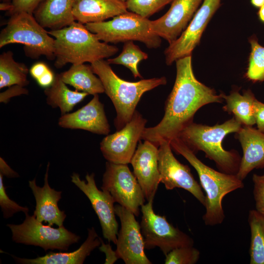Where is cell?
<instances>
[{
	"instance_id": "obj_40",
	"label": "cell",
	"mask_w": 264,
	"mask_h": 264,
	"mask_svg": "<svg viewBox=\"0 0 264 264\" xmlns=\"http://www.w3.org/2000/svg\"><path fill=\"white\" fill-rule=\"evenodd\" d=\"M0 174L8 177L19 176L18 174L13 170L2 157L0 158Z\"/></svg>"
},
{
	"instance_id": "obj_9",
	"label": "cell",
	"mask_w": 264,
	"mask_h": 264,
	"mask_svg": "<svg viewBox=\"0 0 264 264\" xmlns=\"http://www.w3.org/2000/svg\"><path fill=\"white\" fill-rule=\"evenodd\" d=\"M154 199L141 206L142 214L140 228L145 249L156 247L166 256L172 250L182 246H193V239L177 227H175L165 216L156 214L153 210Z\"/></svg>"
},
{
	"instance_id": "obj_42",
	"label": "cell",
	"mask_w": 264,
	"mask_h": 264,
	"mask_svg": "<svg viewBox=\"0 0 264 264\" xmlns=\"http://www.w3.org/2000/svg\"><path fill=\"white\" fill-rule=\"evenodd\" d=\"M251 4L257 8H260L264 5V0H250Z\"/></svg>"
},
{
	"instance_id": "obj_3",
	"label": "cell",
	"mask_w": 264,
	"mask_h": 264,
	"mask_svg": "<svg viewBox=\"0 0 264 264\" xmlns=\"http://www.w3.org/2000/svg\"><path fill=\"white\" fill-rule=\"evenodd\" d=\"M172 149L183 156L196 170L201 186L205 192V212L202 219L206 225L221 224L225 218L222 202L228 194L244 187L236 175L217 171L199 159L181 140L176 137L170 141Z\"/></svg>"
},
{
	"instance_id": "obj_2",
	"label": "cell",
	"mask_w": 264,
	"mask_h": 264,
	"mask_svg": "<svg viewBox=\"0 0 264 264\" xmlns=\"http://www.w3.org/2000/svg\"><path fill=\"white\" fill-rule=\"evenodd\" d=\"M242 127L234 117L212 126L193 122L184 128L177 137L195 154L203 152L205 157L214 161L220 171L236 175L242 156L235 150H225L222 142L227 135L237 132Z\"/></svg>"
},
{
	"instance_id": "obj_17",
	"label": "cell",
	"mask_w": 264,
	"mask_h": 264,
	"mask_svg": "<svg viewBox=\"0 0 264 264\" xmlns=\"http://www.w3.org/2000/svg\"><path fill=\"white\" fill-rule=\"evenodd\" d=\"M158 147L148 140L139 144L131 159L133 174L147 201L154 199L160 182L158 165Z\"/></svg>"
},
{
	"instance_id": "obj_1",
	"label": "cell",
	"mask_w": 264,
	"mask_h": 264,
	"mask_svg": "<svg viewBox=\"0 0 264 264\" xmlns=\"http://www.w3.org/2000/svg\"><path fill=\"white\" fill-rule=\"evenodd\" d=\"M176 74L173 89L165 102V113L156 126L145 128L141 139L148 140L158 147L163 140L171 141L193 122L194 115L203 106L221 103L222 93L199 81L192 67V55L176 61Z\"/></svg>"
},
{
	"instance_id": "obj_7",
	"label": "cell",
	"mask_w": 264,
	"mask_h": 264,
	"mask_svg": "<svg viewBox=\"0 0 264 264\" xmlns=\"http://www.w3.org/2000/svg\"><path fill=\"white\" fill-rule=\"evenodd\" d=\"M85 26L100 41L108 44L138 41L150 49H156L161 45V38L153 32L151 21L130 11L110 21L88 23Z\"/></svg>"
},
{
	"instance_id": "obj_18",
	"label": "cell",
	"mask_w": 264,
	"mask_h": 264,
	"mask_svg": "<svg viewBox=\"0 0 264 264\" xmlns=\"http://www.w3.org/2000/svg\"><path fill=\"white\" fill-rule=\"evenodd\" d=\"M58 125L65 129H81L98 134L108 135L110 132L104 106L98 94L77 110L61 115Z\"/></svg>"
},
{
	"instance_id": "obj_44",
	"label": "cell",
	"mask_w": 264,
	"mask_h": 264,
	"mask_svg": "<svg viewBox=\"0 0 264 264\" xmlns=\"http://www.w3.org/2000/svg\"><path fill=\"white\" fill-rule=\"evenodd\" d=\"M2 2H11V0H0Z\"/></svg>"
},
{
	"instance_id": "obj_6",
	"label": "cell",
	"mask_w": 264,
	"mask_h": 264,
	"mask_svg": "<svg viewBox=\"0 0 264 264\" xmlns=\"http://www.w3.org/2000/svg\"><path fill=\"white\" fill-rule=\"evenodd\" d=\"M11 44L23 45L25 55L32 59L44 56L55 59V39L36 20L33 15L22 12L10 16L0 33V48Z\"/></svg>"
},
{
	"instance_id": "obj_26",
	"label": "cell",
	"mask_w": 264,
	"mask_h": 264,
	"mask_svg": "<svg viewBox=\"0 0 264 264\" xmlns=\"http://www.w3.org/2000/svg\"><path fill=\"white\" fill-rule=\"evenodd\" d=\"M60 74L66 84L72 86L78 91L93 95L105 92L102 82L95 75L91 65L74 64L69 69Z\"/></svg>"
},
{
	"instance_id": "obj_15",
	"label": "cell",
	"mask_w": 264,
	"mask_h": 264,
	"mask_svg": "<svg viewBox=\"0 0 264 264\" xmlns=\"http://www.w3.org/2000/svg\"><path fill=\"white\" fill-rule=\"evenodd\" d=\"M114 210L121 222L115 250L118 258L126 264H151L145 254L144 238L134 214L119 204L114 206Z\"/></svg>"
},
{
	"instance_id": "obj_5",
	"label": "cell",
	"mask_w": 264,
	"mask_h": 264,
	"mask_svg": "<svg viewBox=\"0 0 264 264\" xmlns=\"http://www.w3.org/2000/svg\"><path fill=\"white\" fill-rule=\"evenodd\" d=\"M107 60L90 64L94 73L101 80L105 92L112 101L116 112L114 120L116 131L123 128L132 119L143 94L167 83L165 77L129 82L122 79L113 71Z\"/></svg>"
},
{
	"instance_id": "obj_11",
	"label": "cell",
	"mask_w": 264,
	"mask_h": 264,
	"mask_svg": "<svg viewBox=\"0 0 264 264\" xmlns=\"http://www.w3.org/2000/svg\"><path fill=\"white\" fill-rule=\"evenodd\" d=\"M146 123L147 120L136 110L131 120L123 128L107 135L101 141L100 150L104 158L113 163H130Z\"/></svg>"
},
{
	"instance_id": "obj_19",
	"label": "cell",
	"mask_w": 264,
	"mask_h": 264,
	"mask_svg": "<svg viewBox=\"0 0 264 264\" xmlns=\"http://www.w3.org/2000/svg\"><path fill=\"white\" fill-rule=\"evenodd\" d=\"M49 165V162L46 167L43 187L37 185L35 178L28 182L29 187L36 200L33 214L40 222L44 221L51 226L56 224L60 227L63 225L66 215L65 212L61 211L58 206V202L62 198V192L56 191L49 185L48 177Z\"/></svg>"
},
{
	"instance_id": "obj_20",
	"label": "cell",
	"mask_w": 264,
	"mask_h": 264,
	"mask_svg": "<svg viewBox=\"0 0 264 264\" xmlns=\"http://www.w3.org/2000/svg\"><path fill=\"white\" fill-rule=\"evenodd\" d=\"M236 136L243 153L236 175L243 181L253 170L264 168V133L252 126L242 125Z\"/></svg>"
},
{
	"instance_id": "obj_27",
	"label": "cell",
	"mask_w": 264,
	"mask_h": 264,
	"mask_svg": "<svg viewBox=\"0 0 264 264\" xmlns=\"http://www.w3.org/2000/svg\"><path fill=\"white\" fill-rule=\"evenodd\" d=\"M11 51L3 52L0 55V88L13 85L27 86L29 82L28 67L23 63L16 62Z\"/></svg>"
},
{
	"instance_id": "obj_10",
	"label": "cell",
	"mask_w": 264,
	"mask_h": 264,
	"mask_svg": "<svg viewBox=\"0 0 264 264\" xmlns=\"http://www.w3.org/2000/svg\"><path fill=\"white\" fill-rule=\"evenodd\" d=\"M102 190L109 192L115 202L138 217L145 198L133 173L127 164L107 161L103 175Z\"/></svg>"
},
{
	"instance_id": "obj_12",
	"label": "cell",
	"mask_w": 264,
	"mask_h": 264,
	"mask_svg": "<svg viewBox=\"0 0 264 264\" xmlns=\"http://www.w3.org/2000/svg\"><path fill=\"white\" fill-rule=\"evenodd\" d=\"M158 165L160 182L167 190L183 189L205 207L206 197L201 186L194 177L189 166L175 157L169 141L163 140L159 144Z\"/></svg>"
},
{
	"instance_id": "obj_41",
	"label": "cell",
	"mask_w": 264,
	"mask_h": 264,
	"mask_svg": "<svg viewBox=\"0 0 264 264\" xmlns=\"http://www.w3.org/2000/svg\"><path fill=\"white\" fill-rule=\"evenodd\" d=\"M12 7L11 2H1L0 4V10L1 11H6L7 12L11 11Z\"/></svg>"
},
{
	"instance_id": "obj_45",
	"label": "cell",
	"mask_w": 264,
	"mask_h": 264,
	"mask_svg": "<svg viewBox=\"0 0 264 264\" xmlns=\"http://www.w3.org/2000/svg\"><path fill=\"white\" fill-rule=\"evenodd\" d=\"M120 0L122 1V2H125L128 0Z\"/></svg>"
},
{
	"instance_id": "obj_37",
	"label": "cell",
	"mask_w": 264,
	"mask_h": 264,
	"mask_svg": "<svg viewBox=\"0 0 264 264\" xmlns=\"http://www.w3.org/2000/svg\"><path fill=\"white\" fill-rule=\"evenodd\" d=\"M254 116L257 129L264 133V103L257 99L254 102Z\"/></svg>"
},
{
	"instance_id": "obj_25",
	"label": "cell",
	"mask_w": 264,
	"mask_h": 264,
	"mask_svg": "<svg viewBox=\"0 0 264 264\" xmlns=\"http://www.w3.org/2000/svg\"><path fill=\"white\" fill-rule=\"evenodd\" d=\"M44 92L47 104L53 108H59L61 115L69 113L88 95L85 92L69 89L60 73L55 75L53 83L45 88Z\"/></svg>"
},
{
	"instance_id": "obj_24",
	"label": "cell",
	"mask_w": 264,
	"mask_h": 264,
	"mask_svg": "<svg viewBox=\"0 0 264 264\" xmlns=\"http://www.w3.org/2000/svg\"><path fill=\"white\" fill-rule=\"evenodd\" d=\"M239 90L234 89L228 95L221 93L225 102L222 110L233 114L242 126H253L256 124L254 102L256 98L249 89L244 90L242 94H240Z\"/></svg>"
},
{
	"instance_id": "obj_43",
	"label": "cell",
	"mask_w": 264,
	"mask_h": 264,
	"mask_svg": "<svg viewBox=\"0 0 264 264\" xmlns=\"http://www.w3.org/2000/svg\"><path fill=\"white\" fill-rule=\"evenodd\" d=\"M258 16L260 21L264 22V5L259 8Z\"/></svg>"
},
{
	"instance_id": "obj_4",
	"label": "cell",
	"mask_w": 264,
	"mask_h": 264,
	"mask_svg": "<svg viewBox=\"0 0 264 264\" xmlns=\"http://www.w3.org/2000/svg\"><path fill=\"white\" fill-rule=\"evenodd\" d=\"M48 33L55 39L54 66L61 68L67 64H90L114 55L118 48L101 42L96 34L88 30L85 24L74 22Z\"/></svg>"
},
{
	"instance_id": "obj_8",
	"label": "cell",
	"mask_w": 264,
	"mask_h": 264,
	"mask_svg": "<svg viewBox=\"0 0 264 264\" xmlns=\"http://www.w3.org/2000/svg\"><path fill=\"white\" fill-rule=\"evenodd\" d=\"M25 218L20 224H8L11 230L12 240L18 243L31 245L47 250L66 251L72 244L77 243L80 236L66 229L63 225L54 228L44 225L35 215L25 214Z\"/></svg>"
},
{
	"instance_id": "obj_28",
	"label": "cell",
	"mask_w": 264,
	"mask_h": 264,
	"mask_svg": "<svg viewBox=\"0 0 264 264\" xmlns=\"http://www.w3.org/2000/svg\"><path fill=\"white\" fill-rule=\"evenodd\" d=\"M248 221L251 232L250 264H264V215L251 210Z\"/></svg>"
},
{
	"instance_id": "obj_33",
	"label": "cell",
	"mask_w": 264,
	"mask_h": 264,
	"mask_svg": "<svg viewBox=\"0 0 264 264\" xmlns=\"http://www.w3.org/2000/svg\"><path fill=\"white\" fill-rule=\"evenodd\" d=\"M3 176L0 174V206L5 219L11 217L14 214L22 212L24 214L28 213L27 207L20 206L8 196L3 182Z\"/></svg>"
},
{
	"instance_id": "obj_29",
	"label": "cell",
	"mask_w": 264,
	"mask_h": 264,
	"mask_svg": "<svg viewBox=\"0 0 264 264\" xmlns=\"http://www.w3.org/2000/svg\"><path fill=\"white\" fill-rule=\"evenodd\" d=\"M148 58V55L135 45L133 41H128L124 43L122 51L118 56L109 58L107 61L109 64L123 65L131 70L135 78H141L138 65L140 62Z\"/></svg>"
},
{
	"instance_id": "obj_30",
	"label": "cell",
	"mask_w": 264,
	"mask_h": 264,
	"mask_svg": "<svg viewBox=\"0 0 264 264\" xmlns=\"http://www.w3.org/2000/svg\"><path fill=\"white\" fill-rule=\"evenodd\" d=\"M251 46L248 66L245 77L253 82L264 81V47L255 35L249 39Z\"/></svg>"
},
{
	"instance_id": "obj_21",
	"label": "cell",
	"mask_w": 264,
	"mask_h": 264,
	"mask_svg": "<svg viewBox=\"0 0 264 264\" xmlns=\"http://www.w3.org/2000/svg\"><path fill=\"white\" fill-rule=\"evenodd\" d=\"M128 11L120 0H74L72 13L75 21L82 24L105 21Z\"/></svg>"
},
{
	"instance_id": "obj_14",
	"label": "cell",
	"mask_w": 264,
	"mask_h": 264,
	"mask_svg": "<svg viewBox=\"0 0 264 264\" xmlns=\"http://www.w3.org/2000/svg\"><path fill=\"white\" fill-rule=\"evenodd\" d=\"M71 178L72 182L89 199L98 216L104 238L109 242H111L116 244L118 224L115 218V201L110 193L98 189L93 173L87 174L86 181L81 179L79 174L76 173L72 174Z\"/></svg>"
},
{
	"instance_id": "obj_34",
	"label": "cell",
	"mask_w": 264,
	"mask_h": 264,
	"mask_svg": "<svg viewBox=\"0 0 264 264\" xmlns=\"http://www.w3.org/2000/svg\"><path fill=\"white\" fill-rule=\"evenodd\" d=\"M252 181L256 210L264 215V174H254Z\"/></svg>"
},
{
	"instance_id": "obj_32",
	"label": "cell",
	"mask_w": 264,
	"mask_h": 264,
	"mask_svg": "<svg viewBox=\"0 0 264 264\" xmlns=\"http://www.w3.org/2000/svg\"><path fill=\"white\" fill-rule=\"evenodd\" d=\"M165 264H195L200 257V252L193 246L176 248L166 256Z\"/></svg>"
},
{
	"instance_id": "obj_22",
	"label": "cell",
	"mask_w": 264,
	"mask_h": 264,
	"mask_svg": "<svg viewBox=\"0 0 264 264\" xmlns=\"http://www.w3.org/2000/svg\"><path fill=\"white\" fill-rule=\"evenodd\" d=\"M94 228L88 229V235L80 247L73 252H52L34 259L21 258L12 255L18 264H82L91 252L101 243Z\"/></svg>"
},
{
	"instance_id": "obj_39",
	"label": "cell",
	"mask_w": 264,
	"mask_h": 264,
	"mask_svg": "<svg viewBox=\"0 0 264 264\" xmlns=\"http://www.w3.org/2000/svg\"><path fill=\"white\" fill-rule=\"evenodd\" d=\"M101 245L99 247L100 251L104 252L106 255V259L105 264H113L118 258L115 251H113L111 247L109 244H105L101 239Z\"/></svg>"
},
{
	"instance_id": "obj_13",
	"label": "cell",
	"mask_w": 264,
	"mask_h": 264,
	"mask_svg": "<svg viewBox=\"0 0 264 264\" xmlns=\"http://www.w3.org/2000/svg\"><path fill=\"white\" fill-rule=\"evenodd\" d=\"M221 0H203L186 28L165 49L167 65H171L180 58L192 55L193 51L199 44L208 23L220 6Z\"/></svg>"
},
{
	"instance_id": "obj_31",
	"label": "cell",
	"mask_w": 264,
	"mask_h": 264,
	"mask_svg": "<svg viewBox=\"0 0 264 264\" xmlns=\"http://www.w3.org/2000/svg\"><path fill=\"white\" fill-rule=\"evenodd\" d=\"M173 0H128L125 3L128 11L148 19Z\"/></svg>"
},
{
	"instance_id": "obj_16",
	"label": "cell",
	"mask_w": 264,
	"mask_h": 264,
	"mask_svg": "<svg viewBox=\"0 0 264 264\" xmlns=\"http://www.w3.org/2000/svg\"><path fill=\"white\" fill-rule=\"evenodd\" d=\"M203 0H173L168 11L151 21L153 32L169 44L176 40L186 28Z\"/></svg>"
},
{
	"instance_id": "obj_36",
	"label": "cell",
	"mask_w": 264,
	"mask_h": 264,
	"mask_svg": "<svg viewBox=\"0 0 264 264\" xmlns=\"http://www.w3.org/2000/svg\"><path fill=\"white\" fill-rule=\"evenodd\" d=\"M28 91L24 87L19 85H13L5 91L1 92L0 94V102L7 103L9 99L14 96H19L22 94H28Z\"/></svg>"
},
{
	"instance_id": "obj_35",
	"label": "cell",
	"mask_w": 264,
	"mask_h": 264,
	"mask_svg": "<svg viewBox=\"0 0 264 264\" xmlns=\"http://www.w3.org/2000/svg\"><path fill=\"white\" fill-rule=\"evenodd\" d=\"M44 0H11L12 9L7 12L10 16L17 13L24 12L30 14L33 13L39 5Z\"/></svg>"
},
{
	"instance_id": "obj_38",
	"label": "cell",
	"mask_w": 264,
	"mask_h": 264,
	"mask_svg": "<svg viewBox=\"0 0 264 264\" xmlns=\"http://www.w3.org/2000/svg\"><path fill=\"white\" fill-rule=\"evenodd\" d=\"M50 69L45 63L39 62L32 66L29 69V73L32 77L37 81L44 76Z\"/></svg>"
},
{
	"instance_id": "obj_23",
	"label": "cell",
	"mask_w": 264,
	"mask_h": 264,
	"mask_svg": "<svg viewBox=\"0 0 264 264\" xmlns=\"http://www.w3.org/2000/svg\"><path fill=\"white\" fill-rule=\"evenodd\" d=\"M74 0H44L37 8L33 16L44 28L58 30L75 21L72 13Z\"/></svg>"
}]
</instances>
